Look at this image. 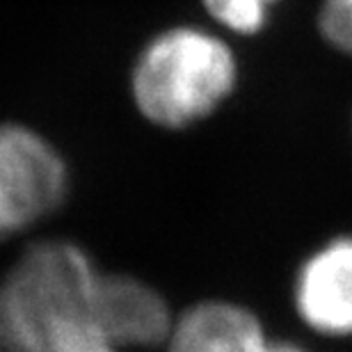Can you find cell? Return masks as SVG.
Segmentation results:
<instances>
[{
	"label": "cell",
	"instance_id": "6da1fadb",
	"mask_svg": "<svg viewBox=\"0 0 352 352\" xmlns=\"http://www.w3.org/2000/svg\"><path fill=\"white\" fill-rule=\"evenodd\" d=\"M101 270L65 241L28 248L0 279L5 352H124L98 305Z\"/></svg>",
	"mask_w": 352,
	"mask_h": 352
},
{
	"label": "cell",
	"instance_id": "7a4b0ae2",
	"mask_svg": "<svg viewBox=\"0 0 352 352\" xmlns=\"http://www.w3.org/2000/svg\"><path fill=\"white\" fill-rule=\"evenodd\" d=\"M238 67L231 48L199 28L153 37L133 69V98L149 122L183 129L210 115L231 91Z\"/></svg>",
	"mask_w": 352,
	"mask_h": 352
},
{
	"label": "cell",
	"instance_id": "3957f363",
	"mask_svg": "<svg viewBox=\"0 0 352 352\" xmlns=\"http://www.w3.org/2000/svg\"><path fill=\"white\" fill-rule=\"evenodd\" d=\"M67 195V167L39 133L0 126V241L30 229Z\"/></svg>",
	"mask_w": 352,
	"mask_h": 352
},
{
	"label": "cell",
	"instance_id": "277c9868",
	"mask_svg": "<svg viewBox=\"0 0 352 352\" xmlns=\"http://www.w3.org/2000/svg\"><path fill=\"white\" fill-rule=\"evenodd\" d=\"M295 307L316 332L352 334V236L334 238L307 258L295 279Z\"/></svg>",
	"mask_w": 352,
	"mask_h": 352
},
{
	"label": "cell",
	"instance_id": "5b68a950",
	"mask_svg": "<svg viewBox=\"0 0 352 352\" xmlns=\"http://www.w3.org/2000/svg\"><path fill=\"white\" fill-rule=\"evenodd\" d=\"M98 305L110 339L124 352L165 346L172 332V314L165 300L142 281L126 274L101 272Z\"/></svg>",
	"mask_w": 352,
	"mask_h": 352
},
{
	"label": "cell",
	"instance_id": "8992f818",
	"mask_svg": "<svg viewBox=\"0 0 352 352\" xmlns=\"http://www.w3.org/2000/svg\"><path fill=\"white\" fill-rule=\"evenodd\" d=\"M270 339L248 309L204 302L174 320L165 352H265Z\"/></svg>",
	"mask_w": 352,
	"mask_h": 352
},
{
	"label": "cell",
	"instance_id": "52a82bcc",
	"mask_svg": "<svg viewBox=\"0 0 352 352\" xmlns=\"http://www.w3.org/2000/svg\"><path fill=\"white\" fill-rule=\"evenodd\" d=\"M274 3L277 0H204V7L227 30L254 34L265 25Z\"/></svg>",
	"mask_w": 352,
	"mask_h": 352
},
{
	"label": "cell",
	"instance_id": "ba28073f",
	"mask_svg": "<svg viewBox=\"0 0 352 352\" xmlns=\"http://www.w3.org/2000/svg\"><path fill=\"white\" fill-rule=\"evenodd\" d=\"M318 25L325 41L352 55V0H322Z\"/></svg>",
	"mask_w": 352,
	"mask_h": 352
},
{
	"label": "cell",
	"instance_id": "9c48e42d",
	"mask_svg": "<svg viewBox=\"0 0 352 352\" xmlns=\"http://www.w3.org/2000/svg\"><path fill=\"white\" fill-rule=\"evenodd\" d=\"M265 352H307V350H302L300 346L288 343V341H270V343H267Z\"/></svg>",
	"mask_w": 352,
	"mask_h": 352
},
{
	"label": "cell",
	"instance_id": "30bf717a",
	"mask_svg": "<svg viewBox=\"0 0 352 352\" xmlns=\"http://www.w3.org/2000/svg\"><path fill=\"white\" fill-rule=\"evenodd\" d=\"M0 352H5V350H3V346H0Z\"/></svg>",
	"mask_w": 352,
	"mask_h": 352
}]
</instances>
